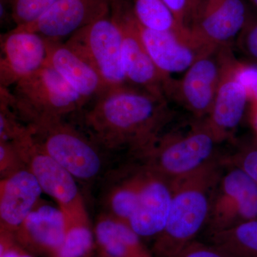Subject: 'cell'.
Wrapping results in <instances>:
<instances>
[{
	"label": "cell",
	"instance_id": "cell-5",
	"mask_svg": "<svg viewBox=\"0 0 257 257\" xmlns=\"http://www.w3.org/2000/svg\"><path fill=\"white\" fill-rule=\"evenodd\" d=\"M219 144L204 120H199L186 134L162 135L140 161L172 181L192 173L217 157L216 147Z\"/></svg>",
	"mask_w": 257,
	"mask_h": 257
},
{
	"label": "cell",
	"instance_id": "cell-19",
	"mask_svg": "<svg viewBox=\"0 0 257 257\" xmlns=\"http://www.w3.org/2000/svg\"><path fill=\"white\" fill-rule=\"evenodd\" d=\"M137 26L154 63L167 75L188 69L202 54L214 49L198 47L175 32L150 30L143 26L138 20Z\"/></svg>",
	"mask_w": 257,
	"mask_h": 257
},
{
	"label": "cell",
	"instance_id": "cell-11",
	"mask_svg": "<svg viewBox=\"0 0 257 257\" xmlns=\"http://www.w3.org/2000/svg\"><path fill=\"white\" fill-rule=\"evenodd\" d=\"M248 20L244 0H200L188 30L194 43L202 48L231 46Z\"/></svg>",
	"mask_w": 257,
	"mask_h": 257
},
{
	"label": "cell",
	"instance_id": "cell-18",
	"mask_svg": "<svg viewBox=\"0 0 257 257\" xmlns=\"http://www.w3.org/2000/svg\"><path fill=\"white\" fill-rule=\"evenodd\" d=\"M46 64L87 102L108 90L99 72L78 52L60 40L46 39Z\"/></svg>",
	"mask_w": 257,
	"mask_h": 257
},
{
	"label": "cell",
	"instance_id": "cell-31",
	"mask_svg": "<svg viewBox=\"0 0 257 257\" xmlns=\"http://www.w3.org/2000/svg\"><path fill=\"white\" fill-rule=\"evenodd\" d=\"M170 8L176 20L183 28L188 30L194 10V0H163Z\"/></svg>",
	"mask_w": 257,
	"mask_h": 257
},
{
	"label": "cell",
	"instance_id": "cell-10",
	"mask_svg": "<svg viewBox=\"0 0 257 257\" xmlns=\"http://www.w3.org/2000/svg\"><path fill=\"white\" fill-rule=\"evenodd\" d=\"M257 219V183L245 172L230 167L221 175L211 201L208 235Z\"/></svg>",
	"mask_w": 257,
	"mask_h": 257
},
{
	"label": "cell",
	"instance_id": "cell-33",
	"mask_svg": "<svg viewBox=\"0 0 257 257\" xmlns=\"http://www.w3.org/2000/svg\"><path fill=\"white\" fill-rule=\"evenodd\" d=\"M249 99L257 100V85L253 88L252 90L249 93Z\"/></svg>",
	"mask_w": 257,
	"mask_h": 257
},
{
	"label": "cell",
	"instance_id": "cell-24",
	"mask_svg": "<svg viewBox=\"0 0 257 257\" xmlns=\"http://www.w3.org/2000/svg\"><path fill=\"white\" fill-rule=\"evenodd\" d=\"M67 220L63 242L53 257L92 256L95 250V238L91 222Z\"/></svg>",
	"mask_w": 257,
	"mask_h": 257
},
{
	"label": "cell",
	"instance_id": "cell-1",
	"mask_svg": "<svg viewBox=\"0 0 257 257\" xmlns=\"http://www.w3.org/2000/svg\"><path fill=\"white\" fill-rule=\"evenodd\" d=\"M168 102L128 85L108 89L83 114L84 132L106 153L127 151L141 160L172 119Z\"/></svg>",
	"mask_w": 257,
	"mask_h": 257
},
{
	"label": "cell",
	"instance_id": "cell-15",
	"mask_svg": "<svg viewBox=\"0 0 257 257\" xmlns=\"http://www.w3.org/2000/svg\"><path fill=\"white\" fill-rule=\"evenodd\" d=\"M67 226L63 211L42 199L14 235L35 256L53 257L63 242Z\"/></svg>",
	"mask_w": 257,
	"mask_h": 257
},
{
	"label": "cell",
	"instance_id": "cell-3",
	"mask_svg": "<svg viewBox=\"0 0 257 257\" xmlns=\"http://www.w3.org/2000/svg\"><path fill=\"white\" fill-rule=\"evenodd\" d=\"M13 87L8 89L10 105L28 126L64 119L87 103L47 64Z\"/></svg>",
	"mask_w": 257,
	"mask_h": 257
},
{
	"label": "cell",
	"instance_id": "cell-30",
	"mask_svg": "<svg viewBox=\"0 0 257 257\" xmlns=\"http://www.w3.org/2000/svg\"><path fill=\"white\" fill-rule=\"evenodd\" d=\"M0 257H35L23 247L14 234L0 231Z\"/></svg>",
	"mask_w": 257,
	"mask_h": 257
},
{
	"label": "cell",
	"instance_id": "cell-21",
	"mask_svg": "<svg viewBox=\"0 0 257 257\" xmlns=\"http://www.w3.org/2000/svg\"><path fill=\"white\" fill-rule=\"evenodd\" d=\"M93 227L96 257H154L152 250L124 221L101 212Z\"/></svg>",
	"mask_w": 257,
	"mask_h": 257
},
{
	"label": "cell",
	"instance_id": "cell-35",
	"mask_svg": "<svg viewBox=\"0 0 257 257\" xmlns=\"http://www.w3.org/2000/svg\"><path fill=\"white\" fill-rule=\"evenodd\" d=\"M251 1H252L253 3V4L256 5V6L257 7V0H251Z\"/></svg>",
	"mask_w": 257,
	"mask_h": 257
},
{
	"label": "cell",
	"instance_id": "cell-17",
	"mask_svg": "<svg viewBox=\"0 0 257 257\" xmlns=\"http://www.w3.org/2000/svg\"><path fill=\"white\" fill-rule=\"evenodd\" d=\"M43 191L28 168L0 181V231L15 234L42 200Z\"/></svg>",
	"mask_w": 257,
	"mask_h": 257
},
{
	"label": "cell",
	"instance_id": "cell-13",
	"mask_svg": "<svg viewBox=\"0 0 257 257\" xmlns=\"http://www.w3.org/2000/svg\"><path fill=\"white\" fill-rule=\"evenodd\" d=\"M0 87L10 89L46 64V39L15 28L1 35Z\"/></svg>",
	"mask_w": 257,
	"mask_h": 257
},
{
	"label": "cell",
	"instance_id": "cell-4",
	"mask_svg": "<svg viewBox=\"0 0 257 257\" xmlns=\"http://www.w3.org/2000/svg\"><path fill=\"white\" fill-rule=\"evenodd\" d=\"M29 126L42 148L77 182L94 183L105 175L106 152L84 131L64 119Z\"/></svg>",
	"mask_w": 257,
	"mask_h": 257
},
{
	"label": "cell",
	"instance_id": "cell-32",
	"mask_svg": "<svg viewBox=\"0 0 257 257\" xmlns=\"http://www.w3.org/2000/svg\"><path fill=\"white\" fill-rule=\"evenodd\" d=\"M253 100V114H252V123L253 127L255 128L257 136V100Z\"/></svg>",
	"mask_w": 257,
	"mask_h": 257
},
{
	"label": "cell",
	"instance_id": "cell-34",
	"mask_svg": "<svg viewBox=\"0 0 257 257\" xmlns=\"http://www.w3.org/2000/svg\"><path fill=\"white\" fill-rule=\"evenodd\" d=\"M194 10H195L196 7L197 6L198 3H199V2L200 1V0H194Z\"/></svg>",
	"mask_w": 257,
	"mask_h": 257
},
{
	"label": "cell",
	"instance_id": "cell-27",
	"mask_svg": "<svg viewBox=\"0 0 257 257\" xmlns=\"http://www.w3.org/2000/svg\"><path fill=\"white\" fill-rule=\"evenodd\" d=\"M27 168L14 144L0 141V177L5 178Z\"/></svg>",
	"mask_w": 257,
	"mask_h": 257
},
{
	"label": "cell",
	"instance_id": "cell-9",
	"mask_svg": "<svg viewBox=\"0 0 257 257\" xmlns=\"http://www.w3.org/2000/svg\"><path fill=\"white\" fill-rule=\"evenodd\" d=\"M230 47H216L202 54L180 80H174L168 99L177 101L196 119H206L214 104Z\"/></svg>",
	"mask_w": 257,
	"mask_h": 257
},
{
	"label": "cell",
	"instance_id": "cell-37",
	"mask_svg": "<svg viewBox=\"0 0 257 257\" xmlns=\"http://www.w3.org/2000/svg\"><path fill=\"white\" fill-rule=\"evenodd\" d=\"M91 257H92V256H91Z\"/></svg>",
	"mask_w": 257,
	"mask_h": 257
},
{
	"label": "cell",
	"instance_id": "cell-16",
	"mask_svg": "<svg viewBox=\"0 0 257 257\" xmlns=\"http://www.w3.org/2000/svg\"><path fill=\"white\" fill-rule=\"evenodd\" d=\"M145 167L147 173L143 189L128 221V226L142 239L156 238L162 232L168 219L172 199L171 181Z\"/></svg>",
	"mask_w": 257,
	"mask_h": 257
},
{
	"label": "cell",
	"instance_id": "cell-2",
	"mask_svg": "<svg viewBox=\"0 0 257 257\" xmlns=\"http://www.w3.org/2000/svg\"><path fill=\"white\" fill-rule=\"evenodd\" d=\"M219 157L171 181L170 213L165 229L152 246L154 257H169L179 252L207 225L213 196L222 175Z\"/></svg>",
	"mask_w": 257,
	"mask_h": 257
},
{
	"label": "cell",
	"instance_id": "cell-26",
	"mask_svg": "<svg viewBox=\"0 0 257 257\" xmlns=\"http://www.w3.org/2000/svg\"><path fill=\"white\" fill-rule=\"evenodd\" d=\"M223 167H236L257 183V137L231 155L219 157Z\"/></svg>",
	"mask_w": 257,
	"mask_h": 257
},
{
	"label": "cell",
	"instance_id": "cell-20",
	"mask_svg": "<svg viewBox=\"0 0 257 257\" xmlns=\"http://www.w3.org/2000/svg\"><path fill=\"white\" fill-rule=\"evenodd\" d=\"M146 173L143 162L108 171L102 178V212L128 224L138 204Z\"/></svg>",
	"mask_w": 257,
	"mask_h": 257
},
{
	"label": "cell",
	"instance_id": "cell-29",
	"mask_svg": "<svg viewBox=\"0 0 257 257\" xmlns=\"http://www.w3.org/2000/svg\"><path fill=\"white\" fill-rule=\"evenodd\" d=\"M236 45L246 57L257 62V20H248L236 38Z\"/></svg>",
	"mask_w": 257,
	"mask_h": 257
},
{
	"label": "cell",
	"instance_id": "cell-7",
	"mask_svg": "<svg viewBox=\"0 0 257 257\" xmlns=\"http://www.w3.org/2000/svg\"><path fill=\"white\" fill-rule=\"evenodd\" d=\"M110 11L121 29L123 68L127 83L168 100L175 79L164 74L154 63L139 33L133 8L124 0H111Z\"/></svg>",
	"mask_w": 257,
	"mask_h": 257
},
{
	"label": "cell",
	"instance_id": "cell-38",
	"mask_svg": "<svg viewBox=\"0 0 257 257\" xmlns=\"http://www.w3.org/2000/svg\"><path fill=\"white\" fill-rule=\"evenodd\" d=\"M257 137V136H256Z\"/></svg>",
	"mask_w": 257,
	"mask_h": 257
},
{
	"label": "cell",
	"instance_id": "cell-22",
	"mask_svg": "<svg viewBox=\"0 0 257 257\" xmlns=\"http://www.w3.org/2000/svg\"><path fill=\"white\" fill-rule=\"evenodd\" d=\"M132 8L135 18L145 28L175 32L193 42L189 30L179 25L163 0H133Z\"/></svg>",
	"mask_w": 257,
	"mask_h": 257
},
{
	"label": "cell",
	"instance_id": "cell-36",
	"mask_svg": "<svg viewBox=\"0 0 257 257\" xmlns=\"http://www.w3.org/2000/svg\"><path fill=\"white\" fill-rule=\"evenodd\" d=\"M10 1V0H1V3H7V2Z\"/></svg>",
	"mask_w": 257,
	"mask_h": 257
},
{
	"label": "cell",
	"instance_id": "cell-6",
	"mask_svg": "<svg viewBox=\"0 0 257 257\" xmlns=\"http://www.w3.org/2000/svg\"><path fill=\"white\" fill-rule=\"evenodd\" d=\"M12 143L25 167L38 181L43 193L55 201L66 218L90 222L77 181L42 148L30 126Z\"/></svg>",
	"mask_w": 257,
	"mask_h": 257
},
{
	"label": "cell",
	"instance_id": "cell-14",
	"mask_svg": "<svg viewBox=\"0 0 257 257\" xmlns=\"http://www.w3.org/2000/svg\"><path fill=\"white\" fill-rule=\"evenodd\" d=\"M111 0H58L45 15L27 26L47 40H60L109 15Z\"/></svg>",
	"mask_w": 257,
	"mask_h": 257
},
{
	"label": "cell",
	"instance_id": "cell-8",
	"mask_svg": "<svg viewBox=\"0 0 257 257\" xmlns=\"http://www.w3.org/2000/svg\"><path fill=\"white\" fill-rule=\"evenodd\" d=\"M66 43L92 64L108 89L127 85L123 68L121 29L111 15L76 32Z\"/></svg>",
	"mask_w": 257,
	"mask_h": 257
},
{
	"label": "cell",
	"instance_id": "cell-28",
	"mask_svg": "<svg viewBox=\"0 0 257 257\" xmlns=\"http://www.w3.org/2000/svg\"><path fill=\"white\" fill-rule=\"evenodd\" d=\"M169 257H235L224 250L210 243L192 241L182 250Z\"/></svg>",
	"mask_w": 257,
	"mask_h": 257
},
{
	"label": "cell",
	"instance_id": "cell-12",
	"mask_svg": "<svg viewBox=\"0 0 257 257\" xmlns=\"http://www.w3.org/2000/svg\"><path fill=\"white\" fill-rule=\"evenodd\" d=\"M240 64L229 47L214 104L204 119L220 143L232 138L249 99L247 89L239 78Z\"/></svg>",
	"mask_w": 257,
	"mask_h": 257
},
{
	"label": "cell",
	"instance_id": "cell-25",
	"mask_svg": "<svg viewBox=\"0 0 257 257\" xmlns=\"http://www.w3.org/2000/svg\"><path fill=\"white\" fill-rule=\"evenodd\" d=\"M58 0H10L11 16L16 27L36 22Z\"/></svg>",
	"mask_w": 257,
	"mask_h": 257
},
{
	"label": "cell",
	"instance_id": "cell-23",
	"mask_svg": "<svg viewBox=\"0 0 257 257\" xmlns=\"http://www.w3.org/2000/svg\"><path fill=\"white\" fill-rule=\"evenodd\" d=\"M209 236L211 243L235 257H257V219Z\"/></svg>",
	"mask_w": 257,
	"mask_h": 257
}]
</instances>
